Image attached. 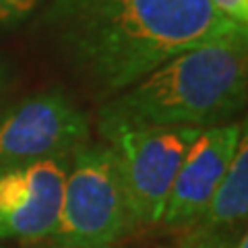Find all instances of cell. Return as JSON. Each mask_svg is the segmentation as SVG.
Listing matches in <instances>:
<instances>
[{
    "instance_id": "cell-1",
    "label": "cell",
    "mask_w": 248,
    "mask_h": 248,
    "mask_svg": "<svg viewBox=\"0 0 248 248\" xmlns=\"http://www.w3.org/2000/svg\"><path fill=\"white\" fill-rule=\"evenodd\" d=\"M48 23L73 66L108 95L199 44L246 31L209 0H54Z\"/></svg>"
},
{
    "instance_id": "cell-2",
    "label": "cell",
    "mask_w": 248,
    "mask_h": 248,
    "mask_svg": "<svg viewBox=\"0 0 248 248\" xmlns=\"http://www.w3.org/2000/svg\"><path fill=\"white\" fill-rule=\"evenodd\" d=\"M248 91V33L234 31L199 44L110 95L97 116L102 137L130 128L232 122Z\"/></svg>"
},
{
    "instance_id": "cell-3",
    "label": "cell",
    "mask_w": 248,
    "mask_h": 248,
    "mask_svg": "<svg viewBox=\"0 0 248 248\" xmlns=\"http://www.w3.org/2000/svg\"><path fill=\"white\" fill-rule=\"evenodd\" d=\"M135 230L110 145L85 143L71 155L58 219L46 248H106Z\"/></svg>"
},
{
    "instance_id": "cell-4",
    "label": "cell",
    "mask_w": 248,
    "mask_h": 248,
    "mask_svg": "<svg viewBox=\"0 0 248 248\" xmlns=\"http://www.w3.org/2000/svg\"><path fill=\"white\" fill-rule=\"evenodd\" d=\"M203 128H130L106 137L116 157L137 230L161 223L184 153Z\"/></svg>"
},
{
    "instance_id": "cell-5",
    "label": "cell",
    "mask_w": 248,
    "mask_h": 248,
    "mask_svg": "<svg viewBox=\"0 0 248 248\" xmlns=\"http://www.w3.org/2000/svg\"><path fill=\"white\" fill-rule=\"evenodd\" d=\"M87 141V116L60 89L29 95L0 114V168L71 157Z\"/></svg>"
},
{
    "instance_id": "cell-6",
    "label": "cell",
    "mask_w": 248,
    "mask_h": 248,
    "mask_svg": "<svg viewBox=\"0 0 248 248\" xmlns=\"http://www.w3.org/2000/svg\"><path fill=\"white\" fill-rule=\"evenodd\" d=\"M71 157L0 168V242H40L56 226Z\"/></svg>"
},
{
    "instance_id": "cell-7",
    "label": "cell",
    "mask_w": 248,
    "mask_h": 248,
    "mask_svg": "<svg viewBox=\"0 0 248 248\" xmlns=\"http://www.w3.org/2000/svg\"><path fill=\"white\" fill-rule=\"evenodd\" d=\"M244 137V120H232L201 130L178 168L159 226L170 232H186L199 219Z\"/></svg>"
},
{
    "instance_id": "cell-8",
    "label": "cell",
    "mask_w": 248,
    "mask_h": 248,
    "mask_svg": "<svg viewBox=\"0 0 248 248\" xmlns=\"http://www.w3.org/2000/svg\"><path fill=\"white\" fill-rule=\"evenodd\" d=\"M248 213V145L242 139L238 151L209 199L205 211L184 234H213L240 230Z\"/></svg>"
},
{
    "instance_id": "cell-9",
    "label": "cell",
    "mask_w": 248,
    "mask_h": 248,
    "mask_svg": "<svg viewBox=\"0 0 248 248\" xmlns=\"http://www.w3.org/2000/svg\"><path fill=\"white\" fill-rule=\"evenodd\" d=\"M178 248H248L244 230L213 232V234H184Z\"/></svg>"
},
{
    "instance_id": "cell-10",
    "label": "cell",
    "mask_w": 248,
    "mask_h": 248,
    "mask_svg": "<svg viewBox=\"0 0 248 248\" xmlns=\"http://www.w3.org/2000/svg\"><path fill=\"white\" fill-rule=\"evenodd\" d=\"M42 0H0V31H9L25 23Z\"/></svg>"
},
{
    "instance_id": "cell-11",
    "label": "cell",
    "mask_w": 248,
    "mask_h": 248,
    "mask_svg": "<svg viewBox=\"0 0 248 248\" xmlns=\"http://www.w3.org/2000/svg\"><path fill=\"white\" fill-rule=\"evenodd\" d=\"M223 19L248 29V0H209Z\"/></svg>"
},
{
    "instance_id": "cell-12",
    "label": "cell",
    "mask_w": 248,
    "mask_h": 248,
    "mask_svg": "<svg viewBox=\"0 0 248 248\" xmlns=\"http://www.w3.org/2000/svg\"><path fill=\"white\" fill-rule=\"evenodd\" d=\"M11 83V68H9V62H6L2 56H0V95L4 93V89L9 87Z\"/></svg>"
},
{
    "instance_id": "cell-13",
    "label": "cell",
    "mask_w": 248,
    "mask_h": 248,
    "mask_svg": "<svg viewBox=\"0 0 248 248\" xmlns=\"http://www.w3.org/2000/svg\"><path fill=\"white\" fill-rule=\"evenodd\" d=\"M106 248H116V246H106Z\"/></svg>"
}]
</instances>
